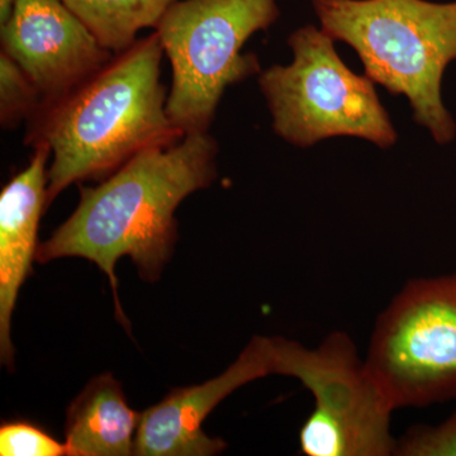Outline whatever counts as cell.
Here are the masks:
<instances>
[{
    "instance_id": "16",
    "label": "cell",
    "mask_w": 456,
    "mask_h": 456,
    "mask_svg": "<svg viewBox=\"0 0 456 456\" xmlns=\"http://www.w3.org/2000/svg\"><path fill=\"white\" fill-rule=\"evenodd\" d=\"M17 0H0V26L7 23Z\"/></svg>"
},
{
    "instance_id": "12",
    "label": "cell",
    "mask_w": 456,
    "mask_h": 456,
    "mask_svg": "<svg viewBox=\"0 0 456 456\" xmlns=\"http://www.w3.org/2000/svg\"><path fill=\"white\" fill-rule=\"evenodd\" d=\"M114 55L130 49L141 29L160 22L178 0H62Z\"/></svg>"
},
{
    "instance_id": "9",
    "label": "cell",
    "mask_w": 456,
    "mask_h": 456,
    "mask_svg": "<svg viewBox=\"0 0 456 456\" xmlns=\"http://www.w3.org/2000/svg\"><path fill=\"white\" fill-rule=\"evenodd\" d=\"M273 374L270 338L255 336L218 377L200 386L174 389L141 415L134 455L212 456L227 448L204 434L202 424L218 404L245 384Z\"/></svg>"
},
{
    "instance_id": "5",
    "label": "cell",
    "mask_w": 456,
    "mask_h": 456,
    "mask_svg": "<svg viewBox=\"0 0 456 456\" xmlns=\"http://www.w3.org/2000/svg\"><path fill=\"white\" fill-rule=\"evenodd\" d=\"M288 45L292 64L259 74L279 137L299 147L336 136L358 137L382 149L395 145L397 132L373 80L344 64L329 33L305 26L289 36Z\"/></svg>"
},
{
    "instance_id": "13",
    "label": "cell",
    "mask_w": 456,
    "mask_h": 456,
    "mask_svg": "<svg viewBox=\"0 0 456 456\" xmlns=\"http://www.w3.org/2000/svg\"><path fill=\"white\" fill-rule=\"evenodd\" d=\"M41 97L22 69L0 53V125L4 130L28 122L40 108Z\"/></svg>"
},
{
    "instance_id": "15",
    "label": "cell",
    "mask_w": 456,
    "mask_h": 456,
    "mask_svg": "<svg viewBox=\"0 0 456 456\" xmlns=\"http://www.w3.org/2000/svg\"><path fill=\"white\" fill-rule=\"evenodd\" d=\"M2 456H62L68 455L65 444L51 437L27 422H8L0 428Z\"/></svg>"
},
{
    "instance_id": "4",
    "label": "cell",
    "mask_w": 456,
    "mask_h": 456,
    "mask_svg": "<svg viewBox=\"0 0 456 456\" xmlns=\"http://www.w3.org/2000/svg\"><path fill=\"white\" fill-rule=\"evenodd\" d=\"M281 16L277 0H178L154 32L173 70L167 113L183 134L209 132L228 86L260 74L246 41Z\"/></svg>"
},
{
    "instance_id": "1",
    "label": "cell",
    "mask_w": 456,
    "mask_h": 456,
    "mask_svg": "<svg viewBox=\"0 0 456 456\" xmlns=\"http://www.w3.org/2000/svg\"><path fill=\"white\" fill-rule=\"evenodd\" d=\"M218 151L209 132L188 134L173 145L143 150L97 187H80L77 209L38 246L36 260L92 261L110 278L114 298L123 256L143 281H158L178 240L175 211L217 179Z\"/></svg>"
},
{
    "instance_id": "14",
    "label": "cell",
    "mask_w": 456,
    "mask_h": 456,
    "mask_svg": "<svg viewBox=\"0 0 456 456\" xmlns=\"http://www.w3.org/2000/svg\"><path fill=\"white\" fill-rule=\"evenodd\" d=\"M393 456H456V410L439 425H417L404 432Z\"/></svg>"
},
{
    "instance_id": "8",
    "label": "cell",
    "mask_w": 456,
    "mask_h": 456,
    "mask_svg": "<svg viewBox=\"0 0 456 456\" xmlns=\"http://www.w3.org/2000/svg\"><path fill=\"white\" fill-rule=\"evenodd\" d=\"M0 44L37 89L40 106L66 97L114 57L62 0H17Z\"/></svg>"
},
{
    "instance_id": "3",
    "label": "cell",
    "mask_w": 456,
    "mask_h": 456,
    "mask_svg": "<svg viewBox=\"0 0 456 456\" xmlns=\"http://www.w3.org/2000/svg\"><path fill=\"white\" fill-rule=\"evenodd\" d=\"M321 28L358 53L365 75L404 95L413 118L440 145L456 125L441 98V83L456 60V2L312 0Z\"/></svg>"
},
{
    "instance_id": "11",
    "label": "cell",
    "mask_w": 456,
    "mask_h": 456,
    "mask_svg": "<svg viewBox=\"0 0 456 456\" xmlns=\"http://www.w3.org/2000/svg\"><path fill=\"white\" fill-rule=\"evenodd\" d=\"M141 415L128 406L121 384L112 374H102L74 399L66 413L68 456L134 454Z\"/></svg>"
},
{
    "instance_id": "6",
    "label": "cell",
    "mask_w": 456,
    "mask_h": 456,
    "mask_svg": "<svg viewBox=\"0 0 456 456\" xmlns=\"http://www.w3.org/2000/svg\"><path fill=\"white\" fill-rule=\"evenodd\" d=\"M273 374L296 378L314 407L299 431L307 456H391L395 412L346 332L334 331L316 347L270 338Z\"/></svg>"
},
{
    "instance_id": "2",
    "label": "cell",
    "mask_w": 456,
    "mask_h": 456,
    "mask_svg": "<svg viewBox=\"0 0 456 456\" xmlns=\"http://www.w3.org/2000/svg\"><path fill=\"white\" fill-rule=\"evenodd\" d=\"M164 55L155 32L140 38L27 122L25 145L51 149L49 206L74 183L106 179L143 150L184 137L167 113Z\"/></svg>"
},
{
    "instance_id": "7",
    "label": "cell",
    "mask_w": 456,
    "mask_h": 456,
    "mask_svg": "<svg viewBox=\"0 0 456 456\" xmlns=\"http://www.w3.org/2000/svg\"><path fill=\"white\" fill-rule=\"evenodd\" d=\"M365 364L395 411L456 401V273L404 284L375 321Z\"/></svg>"
},
{
    "instance_id": "10",
    "label": "cell",
    "mask_w": 456,
    "mask_h": 456,
    "mask_svg": "<svg viewBox=\"0 0 456 456\" xmlns=\"http://www.w3.org/2000/svg\"><path fill=\"white\" fill-rule=\"evenodd\" d=\"M50 158L49 146H33L28 167L14 175L0 194V355L8 367L14 362L12 314L20 287L37 256L38 224L49 207Z\"/></svg>"
}]
</instances>
